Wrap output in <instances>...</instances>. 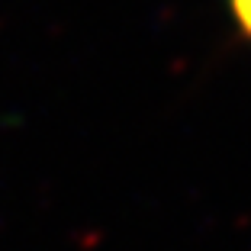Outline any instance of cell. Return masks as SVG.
<instances>
[{
  "label": "cell",
  "mask_w": 251,
  "mask_h": 251,
  "mask_svg": "<svg viewBox=\"0 0 251 251\" xmlns=\"http://www.w3.org/2000/svg\"><path fill=\"white\" fill-rule=\"evenodd\" d=\"M232 10H235L238 26L251 36V0H232Z\"/></svg>",
  "instance_id": "6da1fadb"
}]
</instances>
